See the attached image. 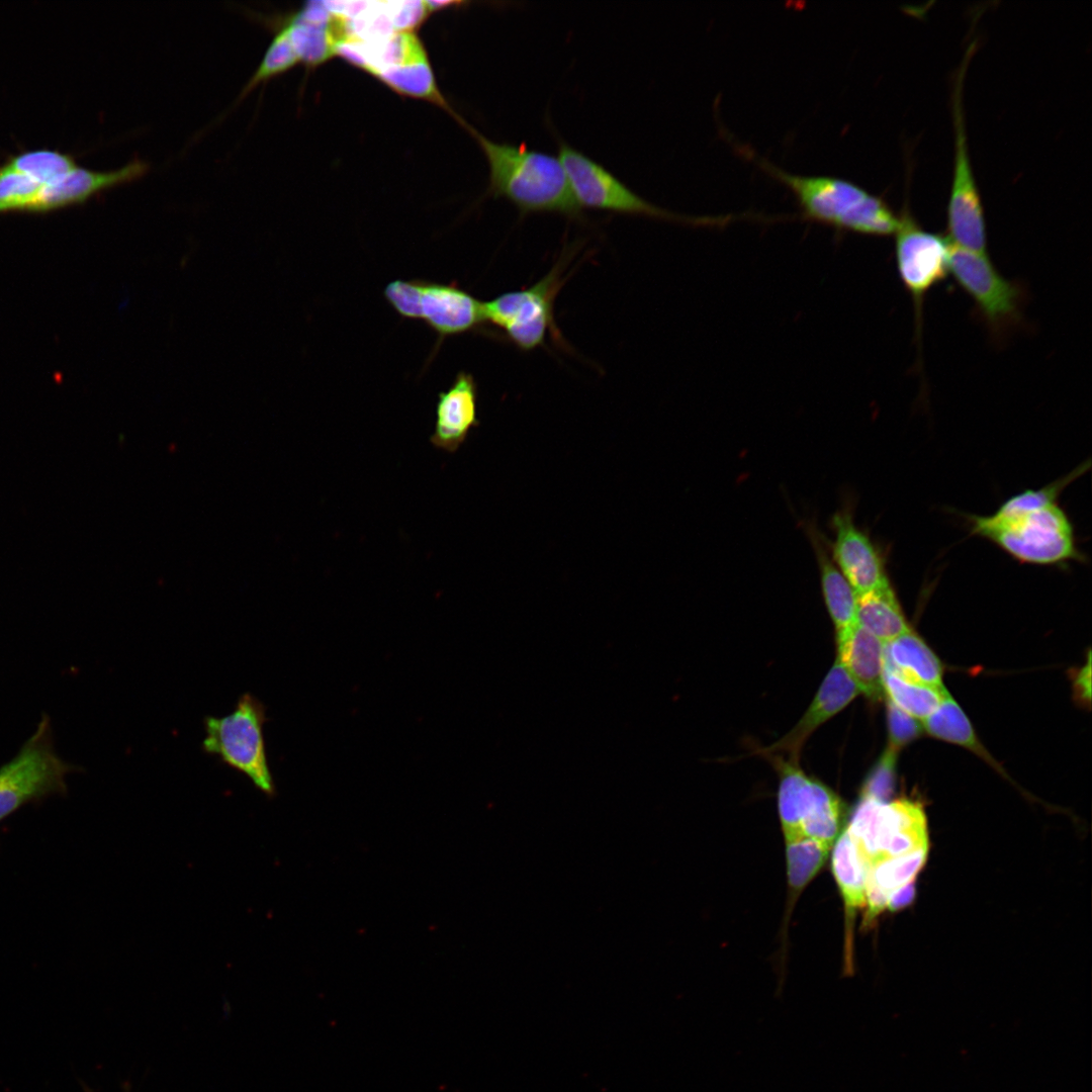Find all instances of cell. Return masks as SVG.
<instances>
[{"mask_svg":"<svg viewBox=\"0 0 1092 1092\" xmlns=\"http://www.w3.org/2000/svg\"><path fill=\"white\" fill-rule=\"evenodd\" d=\"M465 125L488 162V194L509 200L524 214L550 212L581 217L582 209L558 156L526 145L496 143Z\"/></svg>","mask_w":1092,"mask_h":1092,"instance_id":"cell-1","label":"cell"},{"mask_svg":"<svg viewBox=\"0 0 1092 1092\" xmlns=\"http://www.w3.org/2000/svg\"><path fill=\"white\" fill-rule=\"evenodd\" d=\"M743 153L792 190L803 217L864 236L888 237L896 233L899 214L883 197L861 186L839 177L790 173L751 151Z\"/></svg>","mask_w":1092,"mask_h":1092,"instance_id":"cell-2","label":"cell"},{"mask_svg":"<svg viewBox=\"0 0 1092 1092\" xmlns=\"http://www.w3.org/2000/svg\"><path fill=\"white\" fill-rule=\"evenodd\" d=\"M349 63L378 78L394 91L448 108L422 42L413 31L374 39L348 38L336 51Z\"/></svg>","mask_w":1092,"mask_h":1092,"instance_id":"cell-3","label":"cell"},{"mask_svg":"<svg viewBox=\"0 0 1092 1092\" xmlns=\"http://www.w3.org/2000/svg\"><path fill=\"white\" fill-rule=\"evenodd\" d=\"M266 720L264 704L251 693H246L239 698L229 715L204 718L202 750L243 774L266 796L273 797L276 788L263 734Z\"/></svg>","mask_w":1092,"mask_h":1092,"instance_id":"cell-4","label":"cell"},{"mask_svg":"<svg viewBox=\"0 0 1092 1092\" xmlns=\"http://www.w3.org/2000/svg\"><path fill=\"white\" fill-rule=\"evenodd\" d=\"M970 522L974 534L1021 562L1048 565L1079 558L1072 525L1058 504L1011 520L973 516Z\"/></svg>","mask_w":1092,"mask_h":1092,"instance_id":"cell-5","label":"cell"},{"mask_svg":"<svg viewBox=\"0 0 1092 1092\" xmlns=\"http://www.w3.org/2000/svg\"><path fill=\"white\" fill-rule=\"evenodd\" d=\"M383 295L401 317L423 321L439 343L485 324L483 302L453 282L395 279L385 285Z\"/></svg>","mask_w":1092,"mask_h":1092,"instance_id":"cell-6","label":"cell"},{"mask_svg":"<svg viewBox=\"0 0 1092 1092\" xmlns=\"http://www.w3.org/2000/svg\"><path fill=\"white\" fill-rule=\"evenodd\" d=\"M868 867L929 846L926 816L919 803L861 799L844 828Z\"/></svg>","mask_w":1092,"mask_h":1092,"instance_id":"cell-7","label":"cell"},{"mask_svg":"<svg viewBox=\"0 0 1092 1092\" xmlns=\"http://www.w3.org/2000/svg\"><path fill=\"white\" fill-rule=\"evenodd\" d=\"M975 50L967 49L952 88L953 168L946 207L947 239L951 245L986 254L987 230L984 207L969 154L963 106V83L966 68Z\"/></svg>","mask_w":1092,"mask_h":1092,"instance_id":"cell-8","label":"cell"},{"mask_svg":"<svg viewBox=\"0 0 1092 1092\" xmlns=\"http://www.w3.org/2000/svg\"><path fill=\"white\" fill-rule=\"evenodd\" d=\"M74 769L55 752L43 715L17 755L0 767V821L28 802L66 793V776Z\"/></svg>","mask_w":1092,"mask_h":1092,"instance_id":"cell-9","label":"cell"},{"mask_svg":"<svg viewBox=\"0 0 1092 1092\" xmlns=\"http://www.w3.org/2000/svg\"><path fill=\"white\" fill-rule=\"evenodd\" d=\"M949 272L995 337H1002L1021 322L1024 290L1002 276L987 254L951 245Z\"/></svg>","mask_w":1092,"mask_h":1092,"instance_id":"cell-10","label":"cell"},{"mask_svg":"<svg viewBox=\"0 0 1092 1092\" xmlns=\"http://www.w3.org/2000/svg\"><path fill=\"white\" fill-rule=\"evenodd\" d=\"M563 267L560 261L532 286L483 302L485 324L499 329L523 351L541 346L554 327L553 303L563 282Z\"/></svg>","mask_w":1092,"mask_h":1092,"instance_id":"cell-11","label":"cell"},{"mask_svg":"<svg viewBox=\"0 0 1092 1092\" xmlns=\"http://www.w3.org/2000/svg\"><path fill=\"white\" fill-rule=\"evenodd\" d=\"M557 156L581 209L593 208L680 222L697 223L701 220L672 213L647 201L604 166L562 140L558 141Z\"/></svg>","mask_w":1092,"mask_h":1092,"instance_id":"cell-12","label":"cell"},{"mask_svg":"<svg viewBox=\"0 0 1092 1092\" xmlns=\"http://www.w3.org/2000/svg\"><path fill=\"white\" fill-rule=\"evenodd\" d=\"M894 236L898 274L914 302L918 331L926 294L949 272L951 244L946 237L923 229L906 203Z\"/></svg>","mask_w":1092,"mask_h":1092,"instance_id":"cell-13","label":"cell"},{"mask_svg":"<svg viewBox=\"0 0 1092 1092\" xmlns=\"http://www.w3.org/2000/svg\"><path fill=\"white\" fill-rule=\"evenodd\" d=\"M149 171L150 164L138 157L111 171H95L78 166L41 186L28 212L42 213L82 204L103 191L132 183Z\"/></svg>","mask_w":1092,"mask_h":1092,"instance_id":"cell-14","label":"cell"},{"mask_svg":"<svg viewBox=\"0 0 1092 1092\" xmlns=\"http://www.w3.org/2000/svg\"><path fill=\"white\" fill-rule=\"evenodd\" d=\"M832 525L835 538L831 557L856 596L889 583L879 551L855 526L850 511L837 512Z\"/></svg>","mask_w":1092,"mask_h":1092,"instance_id":"cell-15","label":"cell"},{"mask_svg":"<svg viewBox=\"0 0 1092 1092\" xmlns=\"http://www.w3.org/2000/svg\"><path fill=\"white\" fill-rule=\"evenodd\" d=\"M860 694L843 666L835 660L806 713L795 727L767 751L785 752L798 761L799 752L807 738L821 724L845 708Z\"/></svg>","mask_w":1092,"mask_h":1092,"instance_id":"cell-16","label":"cell"},{"mask_svg":"<svg viewBox=\"0 0 1092 1092\" xmlns=\"http://www.w3.org/2000/svg\"><path fill=\"white\" fill-rule=\"evenodd\" d=\"M477 384L470 373L460 371L448 389L438 394L436 421L431 444L454 453L466 440L470 430L479 425L477 418Z\"/></svg>","mask_w":1092,"mask_h":1092,"instance_id":"cell-17","label":"cell"},{"mask_svg":"<svg viewBox=\"0 0 1092 1092\" xmlns=\"http://www.w3.org/2000/svg\"><path fill=\"white\" fill-rule=\"evenodd\" d=\"M836 660L857 686L860 694L872 700L885 695V643L857 622L837 639Z\"/></svg>","mask_w":1092,"mask_h":1092,"instance_id":"cell-18","label":"cell"},{"mask_svg":"<svg viewBox=\"0 0 1092 1092\" xmlns=\"http://www.w3.org/2000/svg\"><path fill=\"white\" fill-rule=\"evenodd\" d=\"M867 864L855 843L846 832L841 831L834 842L832 872L844 904L845 911V964L851 971L852 925L855 913L866 906Z\"/></svg>","mask_w":1092,"mask_h":1092,"instance_id":"cell-19","label":"cell"},{"mask_svg":"<svg viewBox=\"0 0 1092 1092\" xmlns=\"http://www.w3.org/2000/svg\"><path fill=\"white\" fill-rule=\"evenodd\" d=\"M807 533L816 553L825 604L839 639L856 623V594L834 563L821 533L812 525L807 526Z\"/></svg>","mask_w":1092,"mask_h":1092,"instance_id":"cell-20","label":"cell"},{"mask_svg":"<svg viewBox=\"0 0 1092 1092\" xmlns=\"http://www.w3.org/2000/svg\"><path fill=\"white\" fill-rule=\"evenodd\" d=\"M885 669L907 681L943 686L939 659L912 630L885 643Z\"/></svg>","mask_w":1092,"mask_h":1092,"instance_id":"cell-21","label":"cell"},{"mask_svg":"<svg viewBox=\"0 0 1092 1092\" xmlns=\"http://www.w3.org/2000/svg\"><path fill=\"white\" fill-rule=\"evenodd\" d=\"M856 622L884 643L911 630L890 582L856 596Z\"/></svg>","mask_w":1092,"mask_h":1092,"instance_id":"cell-22","label":"cell"},{"mask_svg":"<svg viewBox=\"0 0 1092 1092\" xmlns=\"http://www.w3.org/2000/svg\"><path fill=\"white\" fill-rule=\"evenodd\" d=\"M776 760L780 772L778 801L784 836L799 834L810 802L813 779L804 774L798 761L785 758Z\"/></svg>","mask_w":1092,"mask_h":1092,"instance_id":"cell-23","label":"cell"},{"mask_svg":"<svg viewBox=\"0 0 1092 1092\" xmlns=\"http://www.w3.org/2000/svg\"><path fill=\"white\" fill-rule=\"evenodd\" d=\"M787 874L791 905L824 866L831 846L804 834L786 835Z\"/></svg>","mask_w":1092,"mask_h":1092,"instance_id":"cell-24","label":"cell"},{"mask_svg":"<svg viewBox=\"0 0 1092 1092\" xmlns=\"http://www.w3.org/2000/svg\"><path fill=\"white\" fill-rule=\"evenodd\" d=\"M843 811L839 797L827 786L814 780L812 798L801 822L800 831L832 847L844 829Z\"/></svg>","mask_w":1092,"mask_h":1092,"instance_id":"cell-25","label":"cell"},{"mask_svg":"<svg viewBox=\"0 0 1092 1092\" xmlns=\"http://www.w3.org/2000/svg\"><path fill=\"white\" fill-rule=\"evenodd\" d=\"M883 686L887 699L921 722L936 710L948 694L943 686L907 681L888 669L884 670Z\"/></svg>","mask_w":1092,"mask_h":1092,"instance_id":"cell-26","label":"cell"},{"mask_svg":"<svg viewBox=\"0 0 1092 1092\" xmlns=\"http://www.w3.org/2000/svg\"><path fill=\"white\" fill-rule=\"evenodd\" d=\"M922 727L935 738L962 745L986 756L969 718L949 694L936 710L922 721Z\"/></svg>","mask_w":1092,"mask_h":1092,"instance_id":"cell-27","label":"cell"},{"mask_svg":"<svg viewBox=\"0 0 1092 1092\" xmlns=\"http://www.w3.org/2000/svg\"><path fill=\"white\" fill-rule=\"evenodd\" d=\"M4 162L40 186L79 166L73 155L50 149L22 151Z\"/></svg>","mask_w":1092,"mask_h":1092,"instance_id":"cell-28","label":"cell"},{"mask_svg":"<svg viewBox=\"0 0 1092 1092\" xmlns=\"http://www.w3.org/2000/svg\"><path fill=\"white\" fill-rule=\"evenodd\" d=\"M929 846L900 856L880 860L867 869V882L872 883L887 896L894 890L914 881L923 868Z\"/></svg>","mask_w":1092,"mask_h":1092,"instance_id":"cell-29","label":"cell"},{"mask_svg":"<svg viewBox=\"0 0 1092 1092\" xmlns=\"http://www.w3.org/2000/svg\"><path fill=\"white\" fill-rule=\"evenodd\" d=\"M1085 469L1086 464H1082L1053 483L1038 489H1028L1010 497L989 518L995 521L1011 520L1057 504L1063 489L1083 474Z\"/></svg>","mask_w":1092,"mask_h":1092,"instance_id":"cell-30","label":"cell"},{"mask_svg":"<svg viewBox=\"0 0 1092 1092\" xmlns=\"http://www.w3.org/2000/svg\"><path fill=\"white\" fill-rule=\"evenodd\" d=\"M274 31L276 32L274 38L265 52L260 65L242 88L235 101L236 105L259 84L287 72L299 63L286 28L278 27Z\"/></svg>","mask_w":1092,"mask_h":1092,"instance_id":"cell-31","label":"cell"},{"mask_svg":"<svg viewBox=\"0 0 1092 1092\" xmlns=\"http://www.w3.org/2000/svg\"><path fill=\"white\" fill-rule=\"evenodd\" d=\"M41 186L9 167L0 165V213L28 212Z\"/></svg>","mask_w":1092,"mask_h":1092,"instance_id":"cell-32","label":"cell"},{"mask_svg":"<svg viewBox=\"0 0 1092 1092\" xmlns=\"http://www.w3.org/2000/svg\"><path fill=\"white\" fill-rule=\"evenodd\" d=\"M898 750L888 745L881 758L868 776L862 789V799L888 803L895 789Z\"/></svg>","mask_w":1092,"mask_h":1092,"instance_id":"cell-33","label":"cell"},{"mask_svg":"<svg viewBox=\"0 0 1092 1092\" xmlns=\"http://www.w3.org/2000/svg\"><path fill=\"white\" fill-rule=\"evenodd\" d=\"M889 745L899 750L923 731L922 722L907 714L887 699Z\"/></svg>","mask_w":1092,"mask_h":1092,"instance_id":"cell-34","label":"cell"},{"mask_svg":"<svg viewBox=\"0 0 1092 1092\" xmlns=\"http://www.w3.org/2000/svg\"><path fill=\"white\" fill-rule=\"evenodd\" d=\"M915 897V885L914 881L892 891L888 895L887 908L891 911H898L909 906Z\"/></svg>","mask_w":1092,"mask_h":1092,"instance_id":"cell-35","label":"cell"},{"mask_svg":"<svg viewBox=\"0 0 1092 1092\" xmlns=\"http://www.w3.org/2000/svg\"><path fill=\"white\" fill-rule=\"evenodd\" d=\"M1076 688L1080 696L1090 699V658L1087 665L1080 670L1076 677Z\"/></svg>","mask_w":1092,"mask_h":1092,"instance_id":"cell-36","label":"cell"}]
</instances>
